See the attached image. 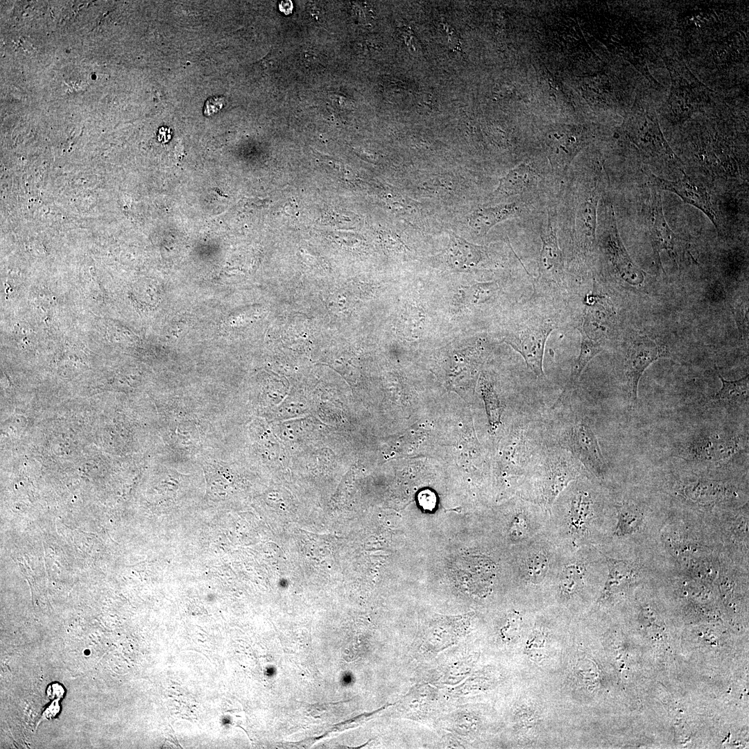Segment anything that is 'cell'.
<instances>
[{"label":"cell","instance_id":"29","mask_svg":"<svg viewBox=\"0 0 749 749\" xmlns=\"http://www.w3.org/2000/svg\"><path fill=\"white\" fill-rule=\"evenodd\" d=\"M59 700H54L53 703L45 709L43 712L42 718L44 719H51L54 718L60 712Z\"/></svg>","mask_w":749,"mask_h":749},{"label":"cell","instance_id":"24","mask_svg":"<svg viewBox=\"0 0 749 749\" xmlns=\"http://www.w3.org/2000/svg\"><path fill=\"white\" fill-rule=\"evenodd\" d=\"M498 286L494 282L479 283L464 289V295L472 304L484 302L493 295Z\"/></svg>","mask_w":749,"mask_h":749},{"label":"cell","instance_id":"12","mask_svg":"<svg viewBox=\"0 0 749 749\" xmlns=\"http://www.w3.org/2000/svg\"><path fill=\"white\" fill-rule=\"evenodd\" d=\"M537 178V174L534 169L528 164H521L500 180L492 198L522 193L535 184Z\"/></svg>","mask_w":749,"mask_h":749},{"label":"cell","instance_id":"16","mask_svg":"<svg viewBox=\"0 0 749 749\" xmlns=\"http://www.w3.org/2000/svg\"><path fill=\"white\" fill-rule=\"evenodd\" d=\"M609 574L604 588V596H609L630 584L636 578V570L623 560L608 558Z\"/></svg>","mask_w":749,"mask_h":749},{"label":"cell","instance_id":"28","mask_svg":"<svg viewBox=\"0 0 749 749\" xmlns=\"http://www.w3.org/2000/svg\"><path fill=\"white\" fill-rule=\"evenodd\" d=\"M419 501L424 508L432 510L436 504V497L431 492L425 491L420 495Z\"/></svg>","mask_w":749,"mask_h":749},{"label":"cell","instance_id":"26","mask_svg":"<svg viewBox=\"0 0 749 749\" xmlns=\"http://www.w3.org/2000/svg\"><path fill=\"white\" fill-rule=\"evenodd\" d=\"M225 105V98L222 96H215L208 98L204 105V114L205 116H212L218 112L222 109Z\"/></svg>","mask_w":749,"mask_h":749},{"label":"cell","instance_id":"13","mask_svg":"<svg viewBox=\"0 0 749 749\" xmlns=\"http://www.w3.org/2000/svg\"><path fill=\"white\" fill-rule=\"evenodd\" d=\"M542 249L540 256V270L545 275L558 277L562 270V254L556 231L550 219L541 234Z\"/></svg>","mask_w":749,"mask_h":749},{"label":"cell","instance_id":"15","mask_svg":"<svg viewBox=\"0 0 749 749\" xmlns=\"http://www.w3.org/2000/svg\"><path fill=\"white\" fill-rule=\"evenodd\" d=\"M598 195L596 189L589 192L578 206L576 227L584 242L592 243L595 237Z\"/></svg>","mask_w":749,"mask_h":749},{"label":"cell","instance_id":"10","mask_svg":"<svg viewBox=\"0 0 749 749\" xmlns=\"http://www.w3.org/2000/svg\"><path fill=\"white\" fill-rule=\"evenodd\" d=\"M518 208L515 203L480 207L469 218V225L478 235L483 236L496 224L515 216Z\"/></svg>","mask_w":749,"mask_h":749},{"label":"cell","instance_id":"6","mask_svg":"<svg viewBox=\"0 0 749 749\" xmlns=\"http://www.w3.org/2000/svg\"><path fill=\"white\" fill-rule=\"evenodd\" d=\"M490 568L488 562L474 556L460 558L454 567V577L465 593L483 596L490 587Z\"/></svg>","mask_w":749,"mask_h":749},{"label":"cell","instance_id":"1","mask_svg":"<svg viewBox=\"0 0 749 749\" xmlns=\"http://www.w3.org/2000/svg\"><path fill=\"white\" fill-rule=\"evenodd\" d=\"M551 322L537 321L530 323L506 338L524 358L528 368L537 376H544L543 357L546 341L553 329Z\"/></svg>","mask_w":749,"mask_h":749},{"label":"cell","instance_id":"18","mask_svg":"<svg viewBox=\"0 0 749 749\" xmlns=\"http://www.w3.org/2000/svg\"><path fill=\"white\" fill-rule=\"evenodd\" d=\"M721 388L714 395L713 399L728 404H742L748 399V374L737 380H726L718 372Z\"/></svg>","mask_w":749,"mask_h":749},{"label":"cell","instance_id":"9","mask_svg":"<svg viewBox=\"0 0 749 749\" xmlns=\"http://www.w3.org/2000/svg\"><path fill=\"white\" fill-rule=\"evenodd\" d=\"M605 246L612 261L622 277L629 283L637 284L643 280L642 271L634 264L628 255L618 233L614 214L610 217Z\"/></svg>","mask_w":749,"mask_h":749},{"label":"cell","instance_id":"27","mask_svg":"<svg viewBox=\"0 0 749 749\" xmlns=\"http://www.w3.org/2000/svg\"><path fill=\"white\" fill-rule=\"evenodd\" d=\"M64 693V687L58 682L49 685L46 691V696L51 700H60L63 697Z\"/></svg>","mask_w":749,"mask_h":749},{"label":"cell","instance_id":"25","mask_svg":"<svg viewBox=\"0 0 749 749\" xmlns=\"http://www.w3.org/2000/svg\"><path fill=\"white\" fill-rule=\"evenodd\" d=\"M528 533V524L526 516L519 513L517 514L509 527V536L513 541L524 540Z\"/></svg>","mask_w":749,"mask_h":749},{"label":"cell","instance_id":"19","mask_svg":"<svg viewBox=\"0 0 749 749\" xmlns=\"http://www.w3.org/2000/svg\"><path fill=\"white\" fill-rule=\"evenodd\" d=\"M480 387L490 425L492 430H495L500 424L502 412L501 402L492 381L484 375L481 378Z\"/></svg>","mask_w":749,"mask_h":749},{"label":"cell","instance_id":"11","mask_svg":"<svg viewBox=\"0 0 749 749\" xmlns=\"http://www.w3.org/2000/svg\"><path fill=\"white\" fill-rule=\"evenodd\" d=\"M449 264L456 268L465 269L477 266L485 257V252L479 246L471 243L455 234H450V242L445 253Z\"/></svg>","mask_w":749,"mask_h":749},{"label":"cell","instance_id":"8","mask_svg":"<svg viewBox=\"0 0 749 749\" xmlns=\"http://www.w3.org/2000/svg\"><path fill=\"white\" fill-rule=\"evenodd\" d=\"M648 219L655 261L657 268H662L660 254L663 250L671 253L674 252L678 237L670 229L664 218L661 196L659 193H655L652 196Z\"/></svg>","mask_w":749,"mask_h":749},{"label":"cell","instance_id":"3","mask_svg":"<svg viewBox=\"0 0 749 749\" xmlns=\"http://www.w3.org/2000/svg\"><path fill=\"white\" fill-rule=\"evenodd\" d=\"M741 447V441L735 435L722 432L700 435L687 445L688 455L703 461L718 462L728 459Z\"/></svg>","mask_w":749,"mask_h":749},{"label":"cell","instance_id":"22","mask_svg":"<svg viewBox=\"0 0 749 749\" xmlns=\"http://www.w3.org/2000/svg\"><path fill=\"white\" fill-rule=\"evenodd\" d=\"M548 559L542 552L531 554L525 561L524 575L531 583H539L544 578L548 569Z\"/></svg>","mask_w":749,"mask_h":749},{"label":"cell","instance_id":"14","mask_svg":"<svg viewBox=\"0 0 749 749\" xmlns=\"http://www.w3.org/2000/svg\"><path fill=\"white\" fill-rule=\"evenodd\" d=\"M602 350V345L599 341L582 334L580 354L572 368L569 379L554 406L564 401L572 392L587 363Z\"/></svg>","mask_w":749,"mask_h":749},{"label":"cell","instance_id":"7","mask_svg":"<svg viewBox=\"0 0 749 749\" xmlns=\"http://www.w3.org/2000/svg\"><path fill=\"white\" fill-rule=\"evenodd\" d=\"M546 462L542 492L546 507L551 510L558 496L576 478V469L572 458L565 454L550 457Z\"/></svg>","mask_w":749,"mask_h":749},{"label":"cell","instance_id":"5","mask_svg":"<svg viewBox=\"0 0 749 749\" xmlns=\"http://www.w3.org/2000/svg\"><path fill=\"white\" fill-rule=\"evenodd\" d=\"M652 183L658 188L675 193L685 202L701 210L717 227L716 214L710 196L701 183L687 175L671 181L653 175Z\"/></svg>","mask_w":749,"mask_h":749},{"label":"cell","instance_id":"2","mask_svg":"<svg viewBox=\"0 0 749 749\" xmlns=\"http://www.w3.org/2000/svg\"><path fill=\"white\" fill-rule=\"evenodd\" d=\"M666 356L664 350L647 336H639L632 343L626 363L629 399L631 405L637 401V388L645 370L655 361Z\"/></svg>","mask_w":749,"mask_h":749},{"label":"cell","instance_id":"17","mask_svg":"<svg viewBox=\"0 0 749 749\" xmlns=\"http://www.w3.org/2000/svg\"><path fill=\"white\" fill-rule=\"evenodd\" d=\"M592 506L589 492L580 490L574 495L569 510V524L573 531L578 533L585 529L592 513Z\"/></svg>","mask_w":749,"mask_h":749},{"label":"cell","instance_id":"20","mask_svg":"<svg viewBox=\"0 0 749 749\" xmlns=\"http://www.w3.org/2000/svg\"><path fill=\"white\" fill-rule=\"evenodd\" d=\"M642 519V513L636 506L623 503L619 509L614 535L623 536L635 532L641 525Z\"/></svg>","mask_w":749,"mask_h":749},{"label":"cell","instance_id":"21","mask_svg":"<svg viewBox=\"0 0 749 749\" xmlns=\"http://www.w3.org/2000/svg\"><path fill=\"white\" fill-rule=\"evenodd\" d=\"M723 488L721 484L714 481H699L685 487L684 493L696 501H712L722 495Z\"/></svg>","mask_w":749,"mask_h":749},{"label":"cell","instance_id":"23","mask_svg":"<svg viewBox=\"0 0 749 749\" xmlns=\"http://www.w3.org/2000/svg\"><path fill=\"white\" fill-rule=\"evenodd\" d=\"M584 568L573 564L565 567L562 573L560 588L562 594L569 595L578 589L584 578Z\"/></svg>","mask_w":749,"mask_h":749},{"label":"cell","instance_id":"4","mask_svg":"<svg viewBox=\"0 0 749 749\" xmlns=\"http://www.w3.org/2000/svg\"><path fill=\"white\" fill-rule=\"evenodd\" d=\"M569 446L574 456L587 470L598 476H603L605 460L596 436L587 423L580 422L572 427Z\"/></svg>","mask_w":749,"mask_h":749}]
</instances>
